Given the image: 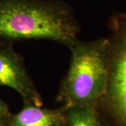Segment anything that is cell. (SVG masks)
<instances>
[{"mask_svg":"<svg viewBox=\"0 0 126 126\" xmlns=\"http://www.w3.org/2000/svg\"><path fill=\"white\" fill-rule=\"evenodd\" d=\"M80 32L72 9L59 0H0L1 39H46L69 48Z\"/></svg>","mask_w":126,"mask_h":126,"instance_id":"1","label":"cell"},{"mask_svg":"<svg viewBox=\"0 0 126 126\" xmlns=\"http://www.w3.org/2000/svg\"><path fill=\"white\" fill-rule=\"evenodd\" d=\"M69 49L70 63L60 83L56 100L66 108L98 107L108 81V37L89 41L79 39Z\"/></svg>","mask_w":126,"mask_h":126,"instance_id":"2","label":"cell"},{"mask_svg":"<svg viewBox=\"0 0 126 126\" xmlns=\"http://www.w3.org/2000/svg\"><path fill=\"white\" fill-rule=\"evenodd\" d=\"M108 25L111 31L108 81L98 108L114 126H126V12L114 14Z\"/></svg>","mask_w":126,"mask_h":126,"instance_id":"3","label":"cell"},{"mask_svg":"<svg viewBox=\"0 0 126 126\" xmlns=\"http://www.w3.org/2000/svg\"><path fill=\"white\" fill-rule=\"evenodd\" d=\"M0 86L11 88L24 104L43 106V99L25 67L23 58L10 46L0 43Z\"/></svg>","mask_w":126,"mask_h":126,"instance_id":"4","label":"cell"},{"mask_svg":"<svg viewBox=\"0 0 126 126\" xmlns=\"http://www.w3.org/2000/svg\"><path fill=\"white\" fill-rule=\"evenodd\" d=\"M67 108H44L25 104L20 111L11 115L4 126H66Z\"/></svg>","mask_w":126,"mask_h":126,"instance_id":"5","label":"cell"},{"mask_svg":"<svg viewBox=\"0 0 126 126\" xmlns=\"http://www.w3.org/2000/svg\"><path fill=\"white\" fill-rule=\"evenodd\" d=\"M66 126H108L98 107L80 106L67 108Z\"/></svg>","mask_w":126,"mask_h":126,"instance_id":"6","label":"cell"},{"mask_svg":"<svg viewBox=\"0 0 126 126\" xmlns=\"http://www.w3.org/2000/svg\"><path fill=\"white\" fill-rule=\"evenodd\" d=\"M7 105L0 98V126H4L11 116Z\"/></svg>","mask_w":126,"mask_h":126,"instance_id":"7","label":"cell"}]
</instances>
